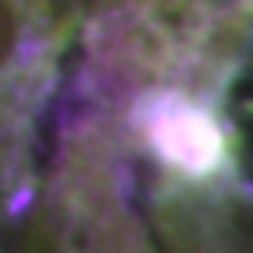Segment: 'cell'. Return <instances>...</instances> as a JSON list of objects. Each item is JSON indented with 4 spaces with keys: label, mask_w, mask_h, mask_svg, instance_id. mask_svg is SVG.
I'll use <instances>...</instances> for the list:
<instances>
[{
    "label": "cell",
    "mask_w": 253,
    "mask_h": 253,
    "mask_svg": "<svg viewBox=\"0 0 253 253\" xmlns=\"http://www.w3.org/2000/svg\"><path fill=\"white\" fill-rule=\"evenodd\" d=\"M155 141L166 151V158L186 169H208L214 162L218 137L211 130V120L194 106H166L155 116Z\"/></svg>",
    "instance_id": "1"
}]
</instances>
